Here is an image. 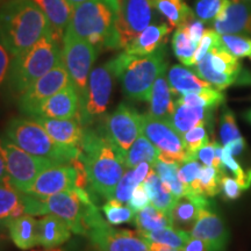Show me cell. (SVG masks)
<instances>
[{"instance_id":"24","label":"cell","mask_w":251,"mask_h":251,"mask_svg":"<svg viewBox=\"0 0 251 251\" xmlns=\"http://www.w3.org/2000/svg\"><path fill=\"white\" fill-rule=\"evenodd\" d=\"M170 84H169L166 71L159 75L153 83L151 93L149 97V115L153 118L171 120L176 108V101H174Z\"/></svg>"},{"instance_id":"62","label":"cell","mask_w":251,"mask_h":251,"mask_svg":"<svg viewBox=\"0 0 251 251\" xmlns=\"http://www.w3.org/2000/svg\"><path fill=\"white\" fill-rule=\"evenodd\" d=\"M246 119L251 124V109H249V111L246 113Z\"/></svg>"},{"instance_id":"34","label":"cell","mask_w":251,"mask_h":251,"mask_svg":"<svg viewBox=\"0 0 251 251\" xmlns=\"http://www.w3.org/2000/svg\"><path fill=\"white\" fill-rule=\"evenodd\" d=\"M159 151L146 135L141 134L125 155L126 169L136 168L140 163L148 162L153 165L158 159Z\"/></svg>"},{"instance_id":"9","label":"cell","mask_w":251,"mask_h":251,"mask_svg":"<svg viewBox=\"0 0 251 251\" xmlns=\"http://www.w3.org/2000/svg\"><path fill=\"white\" fill-rule=\"evenodd\" d=\"M0 152L4 157L9 181L23 193L27 192L41 172L55 165L48 159L25 151L6 136H0Z\"/></svg>"},{"instance_id":"26","label":"cell","mask_w":251,"mask_h":251,"mask_svg":"<svg viewBox=\"0 0 251 251\" xmlns=\"http://www.w3.org/2000/svg\"><path fill=\"white\" fill-rule=\"evenodd\" d=\"M26 214L24 193L17 190L11 181L0 183V230L7 229L12 220Z\"/></svg>"},{"instance_id":"8","label":"cell","mask_w":251,"mask_h":251,"mask_svg":"<svg viewBox=\"0 0 251 251\" xmlns=\"http://www.w3.org/2000/svg\"><path fill=\"white\" fill-rule=\"evenodd\" d=\"M98 55V48L89 41L65 33L63 37L62 61L70 76L71 84L79 97V106L86 96L91 69Z\"/></svg>"},{"instance_id":"23","label":"cell","mask_w":251,"mask_h":251,"mask_svg":"<svg viewBox=\"0 0 251 251\" xmlns=\"http://www.w3.org/2000/svg\"><path fill=\"white\" fill-rule=\"evenodd\" d=\"M172 27L169 24H150L124 49L130 55L144 56L155 52L165 46Z\"/></svg>"},{"instance_id":"20","label":"cell","mask_w":251,"mask_h":251,"mask_svg":"<svg viewBox=\"0 0 251 251\" xmlns=\"http://www.w3.org/2000/svg\"><path fill=\"white\" fill-rule=\"evenodd\" d=\"M78 109H79V97L71 84L41 102L33 117L68 120V119L76 118Z\"/></svg>"},{"instance_id":"59","label":"cell","mask_w":251,"mask_h":251,"mask_svg":"<svg viewBox=\"0 0 251 251\" xmlns=\"http://www.w3.org/2000/svg\"><path fill=\"white\" fill-rule=\"evenodd\" d=\"M33 251H77L76 244H68L65 247H58V248H51V249H45L42 250H33Z\"/></svg>"},{"instance_id":"4","label":"cell","mask_w":251,"mask_h":251,"mask_svg":"<svg viewBox=\"0 0 251 251\" xmlns=\"http://www.w3.org/2000/svg\"><path fill=\"white\" fill-rule=\"evenodd\" d=\"M119 9L120 0H89L81 2L75 6L65 33L89 41L98 49H115Z\"/></svg>"},{"instance_id":"46","label":"cell","mask_w":251,"mask_h":251,"mask_svg":"<svg viewBox=\"0 0 251 251\" xmlns=\"http://www.w3.org/2000/svg\"><path fill=\"white\" fill-rule=\"evenodd\" d=\"M225 0H197L194 14L203 23H211L218 17Z\"/></svg>"},{"instance_id":"55","label":"cell","mask_w":251,"mask_h":251,"mask_svg":"<svg viewBox=\"0 0 251 251\" xmlns=\"http://www.w3.org/2000/svg\"><path fill=\"white\" fill-rule=\"evenodd\" d=\"M180 251H208L206 243L200 238L192 237L187 241V243L181 248Z\"/></svg>"},{"instance_id":"15","label":"cell","mask_w":251,"mask_h":251,"mask_svg":"<svg viewBox=\"0 0 251 251\" xmlns=\"http://www.w3.org/2000/svg\"><path fill=\"white\" fill-rule=\"evenodd\" d=\"M142 118L136 109L124 102L106 118L105 135L124 156L142 134Z\"/></svg>"},{"instance_id":"16","label":"cell","mask_w":251,"mask_h":251,"mask_svg":"<svg viewBox=\"0 0 251 251\" xmlns=\"http://www.w3.org/2000/svg\"><path fill=\"white\" fill-rule=\"evenodd\" d=\"M86 236L96 251H150L149 243L139 233L113 228L108 222L91 229Z\"/></svg>"},{"instance_id":"61","label":"cell","mask_w":251,"mask_h":251,"mask_svg":"<svg viewBox=\"0 0 251 251\" xmlns=\"http://www.w3.org/2000/svg\"><path fill=\"white\" fill-rule=\"evenodd\" d=\"M69 2H70V4L74 6H77V5H79V4H81V2H85V1H89V0H68Z\"/></svg>"},{"instance_id":"39","label":"cell","mask_w":251,"mask_h":251,"mask_svg":"<svg viewBox=\"0 0 251 251\" xmlns=\"http://www.w3.org/2000/svg\"><path fill=\"white\" fill-rule=\"evenodd\" d=\"M201 168V164L197 159H186L179 164L178 176L186 193H200L199 175Z\"/></svg>"},{"instance_id":"49","label":"cell","mask_w":251,"mask_h":251,"mask_svg":"<svg viewBox=\"0 0 251 251\" xmlns=\"http://www.w3.org/2000/svg\"><path fill=\"white\" fill-rule=\"evenodd\" d=\"M219 39H220V35L216 33L214 29H206L205 30L201 40H200L199 45H198L196 54H194L193 67L197 64L198 62L201 61V59L205 57L207 54H208V51L213 48V47L219 45Z\"/></svg>"},{"instance_id":"1","label":"cell","mask_w":251,"mask_h":251,"mask_svg":"<svg viewBox=\"0 0 251 251\" xmlns=\"http://www.w3.org/2000/svg\"><path fill=\"white\" fill-rule=\"evenodd\" d=\"M79 158L85 164L92 190L103 199H113L126 171L125 156L105 134L84 130Z\"/></svg>"},{"instance_id":"63","label":"cell","mask_w":251,"mask_h":251,"mask_svg":"<svg viewBox=\"0 0 251 251\" xmlns=\"http://www.w3.org/2000/svg\"><path fill=\"white\" fill-rule=\"evenodd\" d=\"M249 57H250V58H251V55H250V56H249Z\"/></svg>"},{"instance_id":"57","label":"cell","mask_w":251,"mask_h":251,"mask_svg":"<svg viewBox=\"0 0 251 251\" xmlns=\"http://www.w3.org/2000/svg\"><path fill=\"white\" fill-rule=\"evenodd\" d=\"M148 242V241H147ZM149 243V249L150 251H180V249H176V248L169 247V246H164V244H159V243Z\"/></svg>"},{"instance_id":"42","label":"cell","mask_w":251,"mask_h":251,"mask_svg":"<svg viewBox=\"0 0 251 251\" xmlns=\"http://www.w3.org/2000/svg\"><path fill=\"white\" fill-rule=\"evenodd\" d=\"M220 45L236 58L249 57L251 55V39L240 34L220 35Z\"/></svg>"},{"instance_id":"38","label":"cell","mask_w":251,"mask_h":251,"mask_svg":"<svg viewBox=\"0 0 251 251\" xmlns=\"http://www.w3.org/2000/svg\"><path fill=\"white\" fill-rule=\"evenodd\" d=\"M178 168H179V163L163 162L161 159H157L155 164L152 165L153 170L159 176L163 183L170 187L176 198L186 194L185 186L180 181L179 176H178Z\"/></svg>"},{"instance_id":"44","label":"cell","mask_w":251,"mask_h":251,"mask_svg":"<svg viewBox=\"0 0 251 251\" xmlns=\"http://www.w3.org/2000/svg\"><path fill=\"white\" fill-rule=\"evenodd\" d=\"M220 137H221V142L224 146L226 144L233 142V141L240 139L241 134L237 128L236 120L233 112L227 107H225L224 113L221 117V125H220Z\"/></svg>"},{"instance_id":"6","label":"cell","mask_w":251,"mask_h":251,"mask_svg":"<svg viewBox=\"0 0 251 251\" xmlns=\"http://www.w3.org/2000/svg\"><path fill=\"white\" fill-rule=\"evenodd\" d=\"M5 136L25 151L48 159L55 165L71 164L80 156V149L57 143L31 118L12 119L5 128Z\"/></svg>"},{"instance_id":"7","label":"cell","mask_w":251,"mask_h":251,"mask_svg":"<svg viewBox=\"0 0 251 251\" xmlns=\"http://www.w3.org/2000/svg\"><path fill=\"white\" fill-rule=\"evenodd\" d=\"M62 61L61 42L47 34L33 47L15 56L9 76V90L20 97L28 86Z\"/></svg>"},{"instance_id":"2","label":"cell","mask_w":251,"mask_h":251,"mask_svg":"<svg viewBox=\"0 0 251 251\" xmlns=\"http://www.w3.org/2000/svg\"><path fill=\"white\" fill-rule=\"evenodd\" d=\"M24 198L26 214H54L64 220L72 233L77 235L86 236L91 229L107 224L100 216L98 207L94 205L85 188L76 187L72 191H63L46 199H37L26 193H24Z\"/></svg>"},{"instance_id":"17","label":"cell","mask_w":251,"mask_h":251,"mask_svg":"<svg viewBox=\"0 0 251 251\" xmlns=\"http://www.w3.org/2000/svg\"><path fill=\"white\" fill-rule=\"evenodd\" d=\"M77 171L71 164L52 165L35 178L26 194L37 199H46L63 191L76 188Z\"/></svg>"},{"instance_id":"14","label":"cell","mask_w":251,"mask_h":251,"mask_svg":"<svg viewBox=\"0 0 251 251\" xmlns=\"http://www.w3.org/2000/svg\"><path fill=\"white\" fill-rule=\"evenodd\" d=\"M71 85V79L63 61L54 69L47 72L45 76L34 81L19 97V108L23 114L31 118L36 108L49 97Z\"/></svg>"},{"instance_id":"54","label":"cell","mask_w":251,"mask_h":251,"mask_svg":"<svg viewBox=\"0 0 251 251\" xmlns=\"http://www.w3.org/2000/svg\"><path fill=\"white\" fill-rule=\"evenodd\" d=\"M151 169H152V165L148 162L140 163L136 168H134V177L137 185L143 183L144 179L147 178V176H148L149 172L151 171Z\"/></svg>"},{"instance_id":"40","label":"cell","mask_w":251,"mask_h":251,"mask_svg":"<svg viewBox=\"0 0 251 251\" xmlns=\"http://www.w3.org/2000/svg\"><path fill=\"white\" fill-rule=\"evenodd\" d=\"M102 212L108 224L112 226L124 225L133 221L135 213H136L129 205L126 206L125 203L115 199H109L102 206Z\"/></svg>"},{"instance_id":"31","label":"cell","mask_w":251,"mask_h":251,"mask_svg":"<svg viewBox=\"0 0 251 251\" xmlns=\"http://www.w3.org/2000/svg\"><path fill=\"white\" fill-rule=\"evenodd\" d=\"M142 184L147 192H148L150 202L156 208L161 209V211L169 214L177 198L172 193L170 187L163 183L159 176L156 174L153 169H151V171L149 172V175L147 176V178Z\"/></svg>"},{"instance_id":"47","label":"cell","mask_w":251,"mask_h":251,"mask_svg":"<svg viewBox=\"0 0 251 251\" xmlns=\"http://www.w3.org/2000/svg\"><path fill=\"white\" fill-rule=\"evenodd\" d=\"M221 161H222V165H224V168L228 169V170L234 175V177L236 178L238 183L241 184V186L243 187V190L249 188L251 184V170L249 174L247 175L243 169L241 168V165L238 164L236 159L234 158V156L231 155V153L229 152L225 147H224V150H222Z\"/></svg>"},{"instance_id":"60","label":"cell","mask_w":251,"mask_h":251,"mask_svg":"<svg viewBox=\"0 0 251 251\" xmlns=\"http://www.w3.org/2000/svg\"><path fill=\"white\" fill-rule=\"evenodd\" d=\"M8 240H11V238H9V235H6L4 231L0 230V251L5 249L8 243Z\"/></svg>"},{"instance_id":"21","label":"cell","mask_w":251,"mask_h":251,"mask_svg":"<svg viewBox=\"0 0 251 251\" xmlns=\"http://www.w3.org/2000/svg\"><path fill=\"white\" fill-rule=\"evenodd\" d=\"M211 207L208 198L200 193H186L176 199L170 213L172 227L191 231L203 208Z\"/></svg>"},{"instance_id":"45","label":"cell","mask_w":251,"mask_h":251,"mask_svg":"<svg viewBox=\"0 0 251 251\" xmlns=\"http://www.w3.org/2000/svg\"><path fill=\"white\" fill-rule=\"evenodd\" d=\"M136 186H139V185L135 180L134 170L128 169V170L125 171L124 176H122L120 181H119L117 187H115L113 199L118 200V201L122 203H128Z\"/></svg>"},{"instance_id":"56","label":"cell","mask_w":251,"mask_h":251,"mask_svg":"<svg viewBox=\"0 0 251 251\" xmlns=\"http://www.w3.org/2000/svg\"><path fill=\"white\" fill-rule=\"evenodd\" d=\"M226 149L228 150L229 152L231 153L234 157L240 155V153L243 152L244 148H246V141H244L243 137H240V139L235 140L233 141V142L226 144V146H224Z\"/></svg>"},{"instance_id":"35","label":"cell","mask_w":251,"mask_h":251,"mask_svg":"<svg viewBox=\"0 0 251 251\" xmlns=\"http://www.w3.org/2000/svg\"><path fill=\"white\" fill-rule=\"evenodd\" d=\"M139 233V231H137ZM144 240L151 243H159L176 249H181L191 238V233L175 227H165L155 231L139 233Z\"/></svg>"},{"instance_id":"30","label":"cell","mask_w":251,"mask_h":251,"mask_svg":"<svg viewBox=\"0 0 251 251\" xmlns=\"http://www.w3.org/2000/svg\"><path fill=\"white\" fill-rule=\"evenodd\" d=\"M212 113L213 108L196 107V106H186L176 102L174 115L170 121L178 133L183 135L197 126L208 125Z\"/></svg>"},{"instance_id":"22","label":"cell","mask_w":251,"mask_h":251,"mask_svg":"<svg viewBox=\"0 0 251 251\" xmlns=\"http://www.w3.org/2000/svg\"><path fill=\"white\" fill-rule=\"evenodd\" d=\"M37 124L42 126L52 140L62 146L80 149L84 130L81 124L76 118L68 120L50 119L43 117H33Z\"/></svg>"},{"instance_id":"5","label":"cell","mask_w":251,"mask_h":251,"mask_svg":"<svg viewBox=\"0 0 251 251\" xmlns=\"http://www.w3.org/2000/svg\"><path fill=\"white\" fill-rule=\"evenodd\" d=\"M107 65L114 77L121 80L122 90L128 98L148 101L153 83L168 67L165 46L144 56L124 51L107 62Z\"/></svg>"},{"instance_id":"32","label":"cell","mask_w":251,"mask_h":251,"mask_svg":"<svg viewBox=\"0 0 251 251\" xmlns=\"http://www.w3.org/2000/svg\"><path fill=\"white\" fill-rule=\"evenodd\" d=\"M151 2L153 8L166 19L172 28L183 26L196 15L184 0H151Z\"/></svg>"},{"instance_id":"51","label":"cell","mask_w":251,"mask_h":251,"mask_svg":"<svg viewBox=\"0 0 251 251\" xmlns=\"http://www.w3.org/2000/svg\"><path fill=\"white\" fill-rule=\"evenodd\" d=\"M149 203L150 198L148 196V192H147L146 188H144L143 184H140L139 186L135 187L133 196H131L128 205H129L135 212H137L140 211V209L144 208V207L148 206Z\"/></svg>"},{"instance_id":"33","label":"cell","mask_w":251,"mask_h":251,"mask_svg":"<svg viewBox=\"0 0 251 251\" xmlns=\"http://www.w3.org/2000/svg\"><path fill=\"white\" fill-rule=\"evenodd\" d=\"M134 224L139 233L155 231L165 227H172L170 215L156 208L152 203L135 213Z\"/></svg>"},{"instance_id":"27","label":"cell","mask_w":251,"mask_h":251,"mask_svg":"<svg viewBox=\"0 0 251 251\" xmlns=\"http://www.w3.org/2000/svg\"><path fill=\"white\" fill-rule=\"evenodd\" d=\"M48 18L52 35L62 42L64 33L70 24L74 6L68 0H34Z\"/></svg>"},{"instance_id":"29","label":"cell","mask_w":251,"mask_h":251,"mask_svg":"<svg viewBox=\"0 0 251 251\" xmlns=\"http://www.w3.org/2000/svg\"><path fill=\"white\" fill-rule=\"evenodd\" d=\"M166 76H168L169 84H170L174 96L200 92V91L213 87L211 84L198 76L196 72L186 67H181V65L171 67Z\"/></svg>"},{"instance_id":"48","label":"cell","mask_w":251,"mask_h":251,"mask_svg":"<svg viewBox=\"0 0 251 251\" xmlns=\"http://www.w3.org/2000/svg\"><path fill=\"white\" fill-rule=\"evenodd\" d=\"M15 56L9 51V49L0 39V91L8 87L11 69Z\"/></svg>"},{"instance_id":"18","label":"cell","mask_w":251,"mask_h":251,"mask_svg":"<svg viewBox=\"0 0 251 251\" xmlns=\"http://www.w3.org/2000/svg\"><path fill=\"white\" fill-rule=\"evenodd\" d=\"M213 29L224 34H251V7L247 0H225L213 21Z\"/></svg>"},{"instance_id":"50","label":"cell","mask_w":251,"mask_h":251,"mask_svg":"<svg viewBox=\"0 0 251 251\" xmlns=\"http://www.w3.org/2000/svg\"><path fill=\"white\" fill-rule=\"evenodd\" d=\"M221 190L224 192L226 199L235 200L240 198L243 187L241 186V184L238 183L236 178L228 177V176H226V174H224L221 177Z\"/></svg>"},{"instance_id":"12","label":"cell","mask_w":251,"mask_h":251,"mask_svg":"<svg viewBox=\"0 0 251 251\" xmlns=\"http://www.w3.org/2000/svg\"><path fill=\"white\" fill-rule=\"evenodd\" d=\"M142 134L158 149V159L161 161L180 164L187 159L183 136L172 126L170 120L157 119L149 114L143 115Z\"/></svg>"},{"instance_id":"37","label":"cell","mask_w":251,"mask_h":251,"mask_svg":"<svg viewBox=\"0 0 251 251\" xmlns=\"http://www.w3.org/2000/svg\"><path fill=\"white\" fill-rule=\"evenodd\" d=\"M225 101V94L220 90H216L214 87L207 89L200 92L186 93L183 96H179L177 99L178 103L186 106H196V107H206L213 108L218 107Z\"/></svg>"},{"instance_id":"10","label":"cell","mask_w":251,"mask_h":251,"mask_svg":"<svg viewBox=\"0 0 251 251\" xmlns=\"http://www.w3.org/2000/svg\"><path fill=\"white\" fill-rule=\"evenodd\" d=\"M193 71L216 90L222 91L237 80L241 65L238 58L227 51L219 41V45L213 47L208 54L194 65Z\"/></svg>"},{"instance_id":"28","label":"cell","mask_w":251,"mask_h":251,"mask_svg":"<svg viewBox=\"0 0 251 251\" xmlns=\"http://www.w3.org/2000/svg\"><path fill=\"white\" fill-rule=\"evenodd\" d=\"M9 238L20 250H30L39 246V224L34 215L25 214L7 225Z\"/></svg>"},{"instance_id":"43","label":"cell","mask_w":251,"mask_h":251,"mask_svg":"<svg viewBox=\"0 0 251 251\" xmlns=\"http://www.w3.org/2000/svg\"><path fill=\"white\" fill-rule=\"evenodd\" d=\"M185 150L187 153V159H196V153L201 147L209 142L208 133L206 130V125H199L181 135Z\"/></svg>"},{"instance_id":"52","label":"cell","mask_w":251,"mask_h":251,"mask_svg":"<svg viewBox=\"0 0 251 251\" xmlns=\"http://www.w3.org/2000/svg\"><path fill=\"white\" fill-rule=\"evenodd\" d=\"M215 144L216 142H208L198 150L194 158L199 159L203 165L214 166L216 169V156H215ZM218 170V169H216Z\"/></svg>"},{"instance_id":"11","label":"cell","mask_w":251,"mask_h":251,"mask_svg":"<svg viewBox=\"0 0 251 251\" xmlns=\"http://www.w3.org/2000/svg\"><path fill=\"white\" fill-rule=\"evenodd\" d=\"M113 77L107 63L91 71L85 99L76 115L81 126L90 125L106 112L112 94Z\"/></svg>"},{"instance_id":"41","label":"cell","mask_w":251,"mask_h":251,"mask_svg":"<svg viewBox=\"0 0 251 251\" xmlns=\"http://www.w3.org/2000/svg\"><path fill=\"white\" fill-rule=\"evenodd\" d=\"M225 171L216 170L214 166L203 165L200 170V194L207 198L215 197L221 191V177Z\"/></svg>"},{"instance_id":"25","label":"cell","mask_w":251,"mask_h":251,"mask_svg":"<svg viewBox=\"0 0 251 251\" xmlns=\"http://www.w3.org/2000/svg\"><path fill=\"white\" fill-rule=\"evenodd\" d=\"M39 246L51 249L65 244L71 238V229L67 222L54 214H45L37 220Z\"/></svg>"},{"instance_id":"53","label":"cell","mask_w":251,"mask_h":251,"mask_svg":"<svg viewBox=\"0 0 251 251\" xmlns=\"http://www.w3.org/2000/svg\"><path fill=\"white\" fill-rule=\"evenodd\" d=\"M184 26L186 28L191 40H192L194 43H197V45H199L200 40H201L203 33H205L206 30L203 21L200 20V19H198L196 15H194V17L191 18L190 20L184 25Z\"/></svg>"},{"instance_id":"13","label":"cell","mask_w":251,"mask_h":251,"mask_svg":"<svg viewBox=\"0 0 251 251\" xmlns=\"http://www.w3.org/2000/svg\"><path fill=\"white\" fill-rule=\"evenodd\" d=\"M151 0H120L117 27H115V49H125L152 24Z\"/></svg>"},{"instance_id":"19","label":"cell","mask_w":251,"mask_h":251,"mask_svg":"<svg viewBox=\"0 0 251 251\" xmlns=\"http://www.w3.org/2000/svg\"><path fill=\"white\" fill-rule=\"evenodd\" d=\"M191 236L206 243L208 251H226L229 241V230L220 216L211 209L203 208L191 229Z\"/></svg>"},{"instance_id":"36","label":"cell","mask_w":251,"mask_h":251,"mask_svg":"<svg viewBox=\"0 0 251 251\" xmlns=\"http://www.w3.org/2000/svg\"><path fill=\"white\" fill-rule=\"evenodd\" d=\"M172 48H174L176 57L179 59L185 67H193L194 54H196L198 45L191 40L184 25L176 28L174 37H172Z\"/></svg>"},{"instance_id":"58","label":"cell","mask_w":251,"mask_h":251,"mask_svg":"<svg viewBox=\"0 0 251 251\" xmlns=\"http://www.w3.org/2000/svg\"><path fill=\"white\" fill-rule=\"evenodd\" d=\"M6 180H9V179L7 176V171H6L4 157H2L1 152H0V183H2V181H6Z\"/></svg>"},{"instance_id":"3","label":"cell","mask_w":251,"mask_h":251,"mask_svg":"<svg viewBox=\"0 0 251 251\" xmlns=\"http://www.w3.org/2000/svg\"><path fill=\"white\" fill-rule=\"evenodd\" d=\"M49 33L48 18L34 0H8L0 7V39L14 56Z\"/></svg>"}]
</instances>
